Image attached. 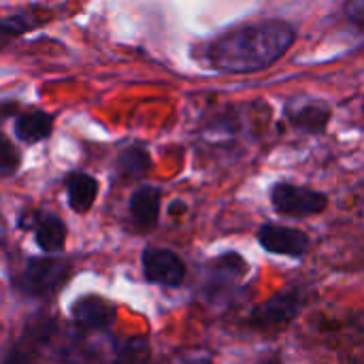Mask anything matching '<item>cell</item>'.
<instances>
[{
  "label": "cell",
  "instance_id": "19",
  "mask_svg": "<svg viewBox=\"0 0 364 364\" xmlns=\"http://www.w3.org/2000/svg\"><path fill=\"white\" fill-rule=\"evenodd\" d=\"M4 364H28V358L21 352H11V356L4 360Z\"/></svg>",
  "mask_w": 364,
  "mask_h": 364
},
{
  "label": "cell",
  "instance_id": "17",
  "mask_svg": "<svg viewBox=\"0 0 364 364\" xmlns=\"http://www.w3.org/2000/svg\"><path fill=\"white\" fill-rule=\"evenodd\" d=\"M147 354H149L147 343L143 339H132L122 350V354H119L115 364H147Z\"/></svg>",
  "mask_w": 364,
  "mask_h": 364
},
{
  "label": "cell",
  "instance_id": "20",
  "mask_svg": "<svg viewBox=\"0 0 364 364\" xmlns=\"http://www.w3.org/2000/svg\"><path fill=\"white\" fill-rule=\"evenodd\" d=\"M0 230H2V215H0Z\"/></svg>",
  "mask_w": 364,
  "mask_h": 364
},
{
  "label": "cell",
  "instance_id": "10",
  "mask_svg": "<svg viewBox=\"0 0 364 364\" xmlns=\"http://www.w3.org/2000/svg\"><path fill=\"white\" fill-rule=\"evenodd\" d=\"M160 203H162L160 188H156V186L136 188L128 203V213H130L132 224L143 230L154 228L160 218Z\"/></svg>",
  "mask_w": 364,
  "mask_h": 364
},
{
  "label": "cell",
  "instance_id": "5",
  "mask_svg": "<svg viewBox=\"0 0 364 364\" xmlns=\"http://www.w3.org/2000/svg\"><path fill=\"white\" fill-rule=\"evenodd\" d=\"M256 239L264 252L288 258H303L311 247V239L307 232L284 224H262Z\"/></svg>",
  "mask_w": 364,
  "mask_h": 364
},
{
  "label": "cell",
  "instance_id": "16",
  "mask_svg": "<svg viewBox=\"0 0 364 364\" xmlns=\"http://www.w3.org/2000/svg\"><path fill=\"white\" fill-rule=\"evenodd\" d=\"M21 166V151L19 147L0 130V179L13 177Z\"/></svg>",
  "mask_w": 364,
  "mask_h": 364
},
{
  "label": "cell",
  "instance_id": "1",
  "mask_svg": "<svg viewBox=\"0 0 364 364\" xmlns=\"http://www.w3.org/2000/svg\"><path fill=\"white\" fill-rule=\"evenodd\" d=\"M296 41V30L282 19L243 23L222 32L205 47L207 64L218 73L250 75L271 68Z\"/></svg>",
  "mask_w": 364,
  "mask_h": 364
},
{
  "label": "cell",
  "instance_id": "9",
  "mask_svg": "<svg viewBox=\"0 0 364 364\" xmlns=\"http://www.w3.org/2000/svg\"><path fill=\"white\" fill-rule=\"evenodd\" d=\"M245 273H247V262L239 254H235V252L222 254L220 258L209 262L207 294L211 299L226 296V288L235 286Z\"/></svg>",
  "mask_w": 364,
  "mask_h": 364
},
{
  "label": "cell",
  "instance_id": "2",
  "mask_svg": "<svg viewBox=\"0 0 364 364\" xmlns=\"http://www.w3.org/2000/svg\"><path fill=\"white\" fill-rule=\"evenodd\" d=\"M305 303L303 290L299 286H290L282 292H277L275 296H271L269 301L256 305L250 311L247 324L260 333H277L284 331L286 326H290L296 316L301 314Z\"/></svg>",
  "mask_w": 364,
  "mask_h": 364
},
{
  "label": "cell",
  "instance_id": "18",
  "mask_svg": "<svg viewBox=\"0 0 364 364\" xmlns=\"http://www.w3.org/2000/svg\"><path fill=\"white\" fill-rule=\"evenodd\" d=\"M346 15L352 23L364 28V0H346Z\"/></svg>",
  "mask_w": 364,
  "mask_h": 364
},
{
  "label": "cell",
  "instance_id": "15",
  "mask_svg": "<svg viewBox=\"0 0 364 364\" xmlns=\"http://www.w3.org/2000/svg\"><path fill=\"white\" fill-rule=\"evenodd\" d=\"M32 17L34 15H11L0 19V49H4L13 38H19L30 28H34L38 21H34Z\"/></svg>",
  "mask_w": 364,
  "mask_h": 364
},
{
  "label": "cell",
  "instance_id": "11",
  "mask_svg": "<svg viewBox=\"0 0 364 364\" xmlns=\"http://www.w3.org/2000/svg\"><path fill=\"white\" fill-rule=\"evenodd\" d=\"M73 318L87 331H105L115 320V309L100 296H81L73 305Z\"/></svg>",
  "mask_w": 364,
  "mask_h": 364
},
{
  "label": "cell",
  "instance_id": "4",
  "mask_svg": "<svg viewBox=\"0 0 364 364\" xmlns=\"http://www.w3.org/2000/svg\"><path fill=\"white\" fill-rule=\"evenodd\" d=\"M68 275L70 267L66 260L32 258L28 260L23 273L17 277V288L28 296H51L66 284Z\"/></svg>",
  "mask_w": 364,
  "mask_h": 364
},
{
  "label": "cell",
  "instance_id": "12",
  "mask_svg": "<svg viewBox=\"0 0 364 364\" xmlns=\"http://www.w3.org/2000/svg\"><path fill=\"white\" fill-rule=\"evenodd\" d=\"M53 115L51 113H45V111H26V113H19L13 122V132H15V139L26 143V145H36V143H43L51 136L53 132Z\"/></svg>",
  "mask_w": 364,
  "mask_h": 364
},
{
  "label": "cell",
  "instance_id": "14",
  "mask_svg": "<svg viewBox=\"0 0 364 364\" xmlns=\"http://www.w3.org/2000/svg\"><path fill=\"white\" fill-rule=\"evenodd\" d=\"M149 168L151 156L143 145H130L117 158V173L124 177H143Z\"/></svg>",
  "mask_w": 364,
  "mask_h": 364
},
{
  "label": "cell",
  "instance_id": "3",
  "mask_svg": "<svg viewBox=\"0 0 364 364\" xmlns=\"http://www.w3.org/2000/svg\"><path fill=\"white\" fill-rule=\"evenodd\" d=\"M271 205L284 218H311L328 207V196L320 190L279 181L271 188Z\"/></svg>",
  "mask_w": 364,
  "mask_h": 364
},
{
  "label": "cell",
  "instance_id": "7",
  "mask_svg": "<svg viewBox=\"0 0 364 364\" xmlns=\"http://www.w3.org/2000/svg\"><path fill=\"white\" fill-rule=\"evenodd\" d=\"M331 107L324 100L311 96H299L288 100L286 105V119L305 134H322L331 124Z\"/></svg>",
  "mask_w": 364,
  "mask_h": 364
},
{
  "label": "cell",
  "instance_id": "6",
  "mask_svg": "<svg viewBox=\"0 0 364 364\" xmlns=\"http://www.w3.org/2000/svg\"><path fill=\"white\" fill-rule=\"evenodd\" d=\"M143 275L149 284L177 288L186 279V264L183 260L164 247H147L141 256Z\"/></svg>",
  "mask_w": 364,
  "mask_h": 364
},
{
  "label": "cell",
  "instance_id": "13",
  "mask_svg": "<svg viewBox=\"0 0 364 364\" xmlns=\"http://www.w3.org/2000/svg\"><path fill=\"white\" fill-rule=\"evenodd\" d=\"M68 205L77 213H87L98 196V181L87 173H70L66 177Z\"/></svg>",
  "mask_w": 364,
  "mask_h": 364
},
{
  "label": "cell",
  "instance_id": "8",
  "mask_svg": "<svg viewBox=\"0 0 364 364\" xmlns=\"http://www.w3.org/2000/svg\"><path fill=\"white\" fill-rule=\"evenodd\" d=\"M21 226L34 230V241L36 245L51 254L60 252L66 241V226L55 213H45V211H32L21 220Z\"/></svg>",
  "mask_w": 364,
  "mask_h": 364
}]
</instances>
